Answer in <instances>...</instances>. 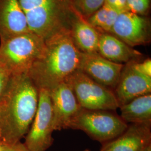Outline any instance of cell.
Instances as JSON below:
<instances>
[{
	"label": "cell",
	"instance_id": "cell-4",
	"mask_svg": "<svg viewBox=\"0 0 151 151\" xmlns=\"http://www.w3.org/2000/svg\"><path fill=\"white\" fill-rule=\"evenodd\" d=\"M45 46L43 38L32 32L0 39V67L12 76L28 73Z\"/></svg>",
	"mask_w": 151,
	"mask_h": 151
},
{
	"label": "cell",
	"instance_id": "cell-19",
	"mask_svg": "<svg viewBox=\"0 0 151 151\" xmlns=\"http://www.w3.org/2000/svg\"><path fill=\"white\" fill-rule=\"evenodd\" d=\"M151 0H127L128 11L141 16L148 15L151 9Z\"/></svg>",
	"mask_w": 151,
	"mask_h": 151
},
{
	"label": "cell",
	"instance_id": "cell-3",
	"mask_svg": "<svg viewBox=\"0 0 151 151\" xmlns=\"http://www.w3.org/2000/svg\"><path fill=\"white\" fill-rule=\"evenodd\" d=\"M29 30L44 39L70 30L76 12L68 0H19Z\"/></svg>",
	"mask_w": 151,
	"mask_h": 151
},
{
	"label": "cell",
	"instance_id": "cell-13",
	"mask_svg": "<svg viewBox=\"0 0 151 151\" xmlns=\"http://www.w3.org/2000/svg\"><path fill=\"white\" fill-rule=\"evenodd\" d=\"M29 32L19 0H0V39Z\"/></svg>",
	"mask_w": 151,
	"mask_h": 151
},
{
	"label": "cell",
	"instance_id": "cell-27",
	"mask_svg": "<svg viewBox=\"0 0 151 151\" xmlns=\"http://www.w3.org/2000/svg\"><path fill=\"white\" fill-rule=\"evenodd\" d=\"M68 1H69V2H70V0H68Z\"/></svg>",
	"mask_w": 151,
	"mask_h": 151
},
{
	"label": "cell",
	"instance_id": "cell-6",
	"mask_svg": "<svg viewBox=\"0 0 151 151\" xmlns=\"http://www.w3.org/2000/svg\"><path fill=\"white\" fill-rule=\"evenodd\" d=\"M65 82L70 86L83 109L113 111L119 108L112 90L93 80L80 70L70 76Z\"/></svg>",
	"mask_w": 151,
	"mask_h": 151
},
{
	"label": "cell",
	"instance_id": "cell-10",
	"mask_svg": "<svg viewBox=\"0 0 151 151\" xmlns=\"http://www.w3.org/2000/svg\"><path fill=\"white\" fill-rule=\"evenodd\" d=\"M123 66L124 64L110 61L98 53H82L80 70L97 83L115 90Z\"/></svg>",
	"mask_w": 151,
	"mask_h": 151
},
{
	"label": "cell",
	"instance_id": "cell-17",
	"mask_svg": "<svg viewBox=\"0 0 151 151\" xmlns=\"http://www.w3.org/2000/svg\"><path fill=\"white\" fill-rule=\"evenodd\" d=\"M121 12H122L105 3L86 21L99 32L110 33Z\"/></svg>",
	"mask_w": 151,
	"mask_h": 151
},
{
	"label": "cell",
	"instance_id": "cell-25",
	"mask_svg": "<svg viewBox=\"0 0 151 151\" xmlns=\"http://www.w3.org/2000/svg\"><path fill=\"white\" fill-rule=\"evenodd\" d=\"M0 151H2V145H0Z\"/></svg>",
	"mask_w": 151,
	"mask_h": 151
},
{
	"label": "cell",
	"instance_id": "cell-5",
	"mask_svg": "<svg viewBox=\"0 0 151 151\" xmlns=\"http://www.w3.org/2000/svg\"><path fill=\"white\" fill-rule=\"evenodd\" d=\"M128 124L112 111L82 109L71 122L69 128L80 130L93 140L106 143L121 135Z\"/></svg>",
	"mask_w": 151,
	"mask_h": 151
},
{
	"label": "cell",
	"instance_id": "cell-1",
	"mask_svg": "<svg viewBox=\"0 0 151 151\" xmlns=\"http://www.w3.org/2000/svg\"><path fill=\"white\" fill-rule=\"evenodd\" d=\"M39 89L27 73L11 76L0 95V145H10L26 135L38 109Z\"/></svg>",
	"mask_w": 151,
	"mask_h": 151
},
{
	"label": "cell",
	"instance_id": "cell-12",
	"mask_svg": "<svg viewBox=\"0 0 151 151\" xmlns=\"http://www.w3.org/2000/svg\"><path fill=\"white\" fill-rule=\"evenodd\" d=\"M150 143L151 126L132 124L121 135L104 143L100 151H142Z\"/></svg>",
	"mask_w": 151,
	"mask_h": 151
},
{
	"label": "cell",
	"instance_id": "cell-23",
	"mask_svg": "<svg viewBox=\"0 0 151 151\" xmlns=\"http://www.w3.org/2000/svg\"><path fill=\"white\" fill-rule=\"evenodd\" d=\"M2 151H29L24 143L20 141L10 145H2Z\"/></svg>",
	"mask_w": 151,
	"mask_h": 151
},
{
	"label": "cell",
	"instance_id": "cell-20",
	"mask_svg": "<svg viewBox=\"0 0 151 151\" xmlns=\"http://www.w3.org/2000/svg\"><path fill=\"white\" fill-rule=\"evenodd\" d=\"M133 65L136 70L147 77L151 78V60L147 58L142 62L134 61Z\"/></svg>",
	"mask_w": 151,
	"mask_h": 151
},
{
	"label": "cell",
	"instance_id": "cell-9",
	"mask_svg": "<svg viewBox=\"0 0 151 151\" xmlns=\"http://www.w3.org/2000/svg\"><path fill=\"white\" fill-rule=\"evenodd\" d=\"M53 111L54 130L69 128L72 120L82 108L70 86L65 82L49 91Z\"/></svg>",
	"mask_w": 151,
	"mask_h": 151
},
{
	"label": "cell",
	"instance_id": "cell-16",
	"mask_svg": "<svg viewBox=\"0 0 151 151\" xmlns=\"http://www.w3.org/2000/svg\"><path fill=\"white\" fill-rule=\"evenodd\" d=\"M120 118L127 124H151V94L141 96L119 106Z\"/></svg>",
	"mask_w": 151,
	"mask_h": 151
},
{
	"label": "cell",
	"instance_id": "cell-18",
	"mask_svg": "<svg viewBox=\"0 0 151 151\" xmlns=\"http://www.w3.org/2000/svg\"><path fill=\"white\" fill-rule=\"evenodd\" d=\"M105 2V0H70L73 9L85 20L99 10Z\"/></svg>",
	"mask_w": 151,
	"mask_h": 151
},
{
	"label": "cell",
	"instance_id": "cell-14",
	"mask_svg": "<svg viewBox=\"0 0 151 151\" xmlns=\"http://www.w3.org/2000/svg\"><path fill=\"white\" fill-rule=\"evenodd\" d=\"M98 53L114 63L123 64L139 61L143 54L113 35L100 32Z\"/></svg>",
	"mask_w": 151,
	"mask_h": 151
},
{
	"label": "cell",
	"instance_id": "cell-22",
	"mask_svg": "<svg viewBox=\"0 0 151 151\" xmlns=\"http://www.w3.org/2000/svg\"><path fill=\"white\" fill-rule=\"evenodd\" d=\"M105 3L121 12L127 11V0H105Z\"/></svg>",
	"mask_w": 151,
	"mask_h": 151
},
{
	"label": "cell",
	"instance_id": "cell-26",
	"mask_svg": "<svg viewBox=\"0 0 151 151\" xmlns=\"http://www.w3.org/2000/svg\"><path fill=\"white\" fill-rule=\"evenodd\" d=\"M83 151H90L89 150H88V149H86V150H83Z\"/></svg>",
	"mask_w": 151,
	"mask_h": 151
},
{
	"label": "cell",
	"instance_id": "cell-11",
	"mask_svg": "<svg viewBox=\"0 0 151 151\" xmlns=\"http://www.w3.org/2000/svg\"><path fill=\"white\" fill-rule=\"evenodd\" d=\"M133 62L124 65L114 94L119 106L137 97L151 94V78L135 70Z\"/></svg>",
	"mask_w": 151,
	"mask_h": 151
},
{
	"label": "cell",
	"instance_id": "cell-8",
	"mask_svg": "<svg viewBox=\"0 0 151 151\" xmlns=\"http://www.w3.org/2000/svg\"><path fill=\"white\" fill-rule=\"evenodd\" d=\"M151 28L147 17L124 11L119 14L109 34L133 48L151 42Z\"/></svg>",
	"mask_w": 151,
	"mask_h": 151
},
{
	"label": "cell",
	"instance_id": "cell-21",
	"mask_svg": "<svg viewBox=\"0 0 151 151\" xmlns=\"http://www.w3.org/2000/svg\"><path fill=\"white\" fill-rule=\"evenodd\" d=\"M11 76L9 72L0 67V95L5 90Z\"/></svg>",
	"mask_w": 151,
	"mask_h": 151
},
{
	"label": "cell",
	"instance_id": "cell-15",
	"mask_svg": "<svg viewBox=\"0 0 151 151\" xmlns=\"http://www.w3.org/2000/svg\"><path fill=\"white\" fill-rule=\"evenodd\" d=\"M70 30L73 43L81 53H98L100 32L77 13L72 22Z\"/></svg>",
	"mask_w": 151,
	"mask_h": 151
},
{
	"label": "cell",
	"instance_id": "cell-7",
	"mask_svg": "<svg viewBox=\"0 0 151 151\" xmlns=\"http://www.w3.org/2000/svg\"><path fill=\"white\" fill-rule=\"evenodd\" d=\"M54 131L49 91L39 89L38 109L24 143L29 151H47L53 143Z\"/></svg>",
	"mask_w": 151,
	"mask_h": 151
},
{
	"label": "cell",
	"instance_id": "cell-2",
	"mask_svg": "<svg viewBox=\"0 0 151 151\" xmlns=\"http://www.w3.org/2000/svg\"><path fill=\"white\" fill-rule=\"evenodd\" d=\"M45 48L28 75L38 89H53L80 70L82 53L76 48L70 30L45 39Z\"/></svg>",
	"mask_w": 151,
	"mask_h": 151
},
{
	"label": "cell",
	"instance_id": "cell-24",
	"mask_svg": "<svg viewBox=\"0 0 151 151\" xmlns=\"http://www.w3.org/2000/svg\"><path fill=\"white\" fill-rule=\"evenodd\" d=\"M142 151H151V143L146 146Z\"/></svg>",
	"mask_w": 151,
	"mask_h": 151
}]
</instances>
